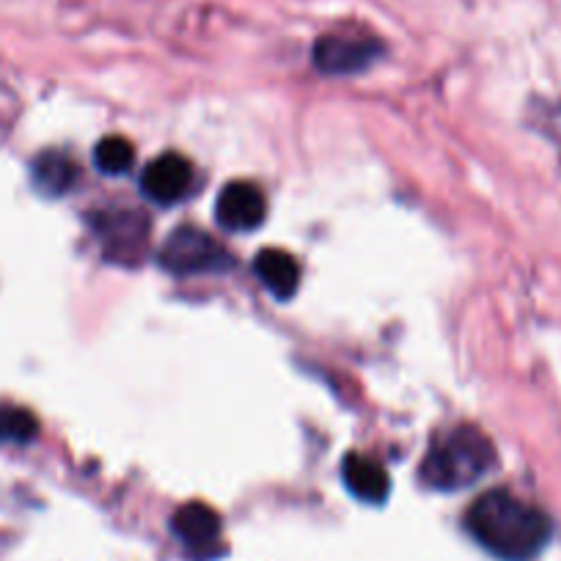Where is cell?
Segmentation results:
<instances>
[{
	"label": "cell",
	"instance_id": "7",
	"mask_svg": "<svg viewBox=\"0 0 561 561\" xmlns=\"http://www.w3.org/2000/svg\"><path fill=\"white\" fill-rule=\"evenodd\" d=\"M100 234L105 240L107 256H116L122 262H135L144 253V248H147L149 224L140 213H116V218L102 215Z\"/></svg>",
	"mask_w": 561,
	"mask_h": 561
},
{
	"label": "cell",
	"instance_id": "11",
	"mask_svg": "<svg viewBox=\"0 0 561 561\" xmlns=\"http://www.w3.org/2000/svg\"><path fill=\"white\" fill-rule=\"evenodd\" d=\"M31 180H34V187L42 196H67L75 182H78V165H75V160L69 154L45 152L34 160Z\"/></svg>",
	"mask_w": 561,
	"mask_h": 561
},
{
	"label": "cell",
	"instance_id": "1",
	"mask_svg": "<svg viewBox=\"0 0 561 561\" xmlns=\"http://www.w3.org/2000/svg\"><path fill=\"white\" fill-rule=\"evenodd\" d=\"M466 528L501 561H531L553 537V523L539 506L510 490H488L466 512Z\"/></svg>",
	"mask_w": 561,
	"mask_h": 561
},
{
	"label": "cell",
	"instance_id": "13",
	"mask_svg": "<svg viewBox=\"0 0 561 561\" xmlns=\"http://www.w3.org/2000/svg\"><path fill=\"white\" fill-rule=\"evenodd\" d=\"M39 433V421L31 415V410L7 404L0 408V440L7 444H31Z\"/></svg>",
	"mask_w": 561,
	"mask_h": 561
},
{
	"label": "cell",
	"instance_id": "4",
	"mask_svg": "<svg viewBox=\"0 0 561 561\" xmlns=\"http://www.w3.org/2000/svg\"><path fill=\"white\" fill-rule=\"evenodd\" d=\"M380 56V45L366 36L328 34L314 45V67L325 75L364 72Z\"/></svg>",
	"mask_w": 561,
	"mask_h": 561
},
{
	"label": "cell",
	"instance_id": "5",
	"mask_svg": "<svg viewBox=\"0 0 561 561\" xmlns=\"http://www.w3.org/2000/svg\"><path fill=\"white\" fill-rule=\"evenodd\" d=\"M215 215L226 231H253L264 224L267 198L253 182H231L220 191Z\"/></svg>",
	"mask_w": 561,
	"mask_h": 561
},
{
	"label": "cell",
	"instance_id": "10",
	"mask_svg": "<svg viewBox=\"0 0 561 561\" xmlns=\"http://www.w3.org/2000/svg\"><path fill=\"white\" fill-rule=\"evenodd\" d=\"M259 280L275 295L278 300H289L300 287V264L295 262L293 253L278 251V248H264L256 253Z\"/></svg>",
	"mask_w": 561,
	"mask_h": 561
},
{
	"label": "cell",
	"instance_id": "12",
	"mask_svg": "<svg viewBox=\"0 0 561 561\" xmlns=\"http://www.w3.org/2000/svg\"><path fill=\"white\" fill-rule=\"evenodd\" d=\"M94 163L102 174H127L135 163V149L127 138L122 135H111V138H102L94 149Z\"/></svg>",
	"mask_w": 561,
	"mask_h": 561
},
{
	"label": "cell",
	"instance_id": "9",
	"mask_svg": "<svg viewBox=\"0 0 561 561\" xmlns=\"http://www.w3.org/2000/svg\"><path fill=\"white\" fill-rule=\"evenodd\" d=\"M342 477L350 493L364 501V504H382L388 499V493H391V479H388L386 468L377 460H371V457H344Z\"/></svg>",
	"mask_w": 561,
	"mask_h": 561
},
{
	"label": "cell",
	"instance_id": "2",
	"mask_svg": "<svg viewBox=\"0 0 561 561\" xmlns=\"http://www.w3.org/2000/svg\"><path fill=\"white\" fill-rule=\"evenodd\" d=\"M495 468V446L477 427H460L430 446L421 462V479L433 490L471 488L473 482Z\"/></svg>",
	"mask_w": 561,
	"mask_h": 561
},
{
	"label": "cell",
	"instance_id": "3",
	"mask_svg": "<svg viewBox=\"0 0 561 561\" xmlns=\"http://www.w3.org/2000/svg\"><path fill=\"white\" fill-rule=\"evenodd\" d=\"M160 264L176 275H198V273H224L234 264L231 253L220 245L207 231L180 226L174 234L160 248Z\"/></svg>",
	"mask_w": 561,
	"mask_h": 561
},
{
	"label": "cell",
	"instance_id": "6",
	"mask_svg": "<svg viewBox=\"0 0 561 561\" xmlns=\"http://www.w3.org/2000/svg\"><path fill=\"white\" fill-rule=\"evenodd\" d=\"M193 185V165L182 154L169 152L154 158L140 176V187L152 202L176 204L187 196Z\"/></svg>",
	"mask_w": 561,
	"mask_h": 561
},
{
	"label": "cell",
	"instance_id": "8",
	"mask_svg": "<svg viewBox=\"0 0 561 561\" xmlns=\"http://www.w3.org/2000/svg\"><path fill=\"white\" fill-rule=\"evenodd\" d=\"M174 531L193 553H215L220 539V515L202 501H191L176 510Z\"/></svg>",
	"mask_w": 561,
	"mask_h": 561
}]
</instances>
